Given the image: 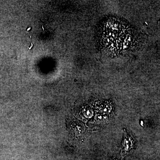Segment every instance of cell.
<instances>
[{
	"label": "cell",
	"mask_w": 160,
	"mask_h": 160,
	"mask_svg": "<svg viewBox=\"0 0 160 160\" xmlns=\"http://www.w3.org/2000/svg\"><path fill=\"white\" fill-rule=\"evenodd\" d=\"M134 145L133 140L131 137L128 134L127 132L125 131H124L123 140L122 143V154H125L133 148Z\"/></svg>",
	"instance_id": "1"
},
{
	"label": "cell",
	"mask_w": 160,
	"mask_h": 160,
	"mask_svg": "<svg viewBox=\"0 0 160 160\" xmlns=\"http://www.w3.org/2000/svg\"><path fill=\"white\" fill-rule=\"evenodd\" d=\"M112 105L111 103H107L102 105L99 108V111L103 114H109L112 109Z\"/></svg>",
	"instance_id": "2"
},
{
	"label": "cell",
	"mask_w": 160,
	"mask_h": 160,
	"mask_svg": "<svg viewBox=\"0 0 160 160\" xmlns=\"http://www.w3.org/2000/svg\"></svg>",
	"instance_id": "5"
},
{
	"label": "cell",
	"mask_w": 160,
	"mask_h": 160,
	"mask_svg": "<svg viewBox=\"0 0 160 160\" xmlns=\"http://www.w3.org/2000/svg\"><path fill=\"white\" fill-rule=\"evenodd\" d=\"M105 118L107 117H105L104 116H102V115L98 114L96 116L95 119L98 122H104L106 120Z\"/></svg>",
	"instance_id": "4"
},
{
	"label": "cell",
	"mask_w": 160,
	"mask_h": 160,
	"mask_svg": "<svg viewBox=\"0 0 160 160\" xmlns=\"http://www.w3.org/2000/svg\"><path fill=\"white\" fill-rule=\"evenodd\" d=\"M84 110L83 111V114L86 117L89 118L92 116L93 115V110L90 108H87L86 109H84Z\"/></svg>",
	"instance_id": "3"
}]
</instances>
